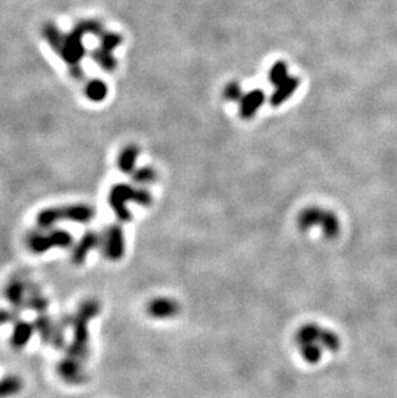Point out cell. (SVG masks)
I'll list each match as a JSON object with an SVG mask.
<instances>
[{
	"label": "cell",
	"mask_w": 397,
	"mask_h": 398,
	"mask_svg": "<svg viewBox=\"0 0 397 398\" xmlns=\"http://www.w3.org/2000/svg\"><path fill=\"white\" fill-rule=\"evenodd\" d=\"M57 371L62 380L69 384H80L85 380V374L83 370V364L66 356L57 366Z\"/></svg>",
	"instance_id": "cell-11"
},
{
	"label": "cell",
	"mask_w": 397,
	"mask_h": 398,
	"mask_svg": "<svg viewBox=\"0 0 397 398\" xmlns=\"http://www.w3.org/2000/svg\"><path fill=\"white\" fill-rule=\"evenodd\" d=\"M101 244H102V238L99 236V233H96L93 231L85 232L84 236L80 239L77 247L72 250V262L75 264L84 263V260L88 257L90 251L96 249Z\"/></svg>",
	"instance_id": "cell-12"
},
{
	"label": "cell",
	"mask_w": 397,
	"mask_h": 398,
	"mask_svg": "<svg viewBox=\"0 0 397 398\" xmlns=\"http://www.w3.org/2000/svg\"><path fill=\"white\" fill-rule=\"evenodd\" d=\"M288 66L284 61H278L276 63L272 65V67L268 71V80L272 85H278L284 80L288 78Z\"/></svg>",
	"instance_id": "cell-24"
},
{
	"label": "cell",
	"mask_w": 397,
	"mask_h": 398,
	"mask_svg": "<svg viewBox=\"0 0 397 398\" xmlns=\"http://www.w3.org/2000/svg\"><path fill=\"white\" fill-rule=\"evenodd\" d=\"M132 178L137 185H151V183H154L156 180L158 174L152 168L145 167V168H139V169L134 170L132 173Z\"/></svg>",
	"instance_id": "cell-25"
},
{
	"label": "cell",
	"mask_w": 397,
	"mask_h": 398,
	"mask_svg": "<svg viewBox=\"0 0 397 398\" xmlns=\"http://www.w3.org/2000/svg\"><path fill=\"white\" fill-rule=\"evenodd\" d=\"M298 349H299L302 359L311 365L320 362V359L323 357V352H324V348L320 346V343H308V344L299 346Z\"/></svg>",
	"instance_id": "cell-22"
},
{
	"label": "cell",
	"mask_w": 397,
	"mask_h": 398,
	"mask_svg": "<svg viewBox=\"0 0 397 398\" xmlns=\"http://www.w3.org/2000/svg\"><path fill=\"white\" fill-rule=\"evenodd\" d=\"M35 331L34 325H31L29 322H23V321H17L14 324L13 328V333L10 337V344L14 349H22L29 342H30L31 337Z\"/></svg>",
	"instance_id": "cell-16"
},
{
	"label": "cell",
	"mask_w": 397,
	"mask_h": 398,
	"mask_svg": "<svg viewBox=\"0 0 397 398\" xmlns=\"http://www.w3.org/2000/svg\"><path fill=\"white\" fill-rule=\"evenodd\" d=\"M96 211L85 204H75V205H66L59 208H48L39 211L37 217V223L40 229H50L53 224H56L60 220H71L78 223H88L94 218Z\"/></svg>",
	"instance_id": "cell-5"
},
{
	"label": "cell",
	"mask_w": 397,
	"mask_h": 398,
	"mask_svg": "<svg viewBox=\"0 0 397 398\" xmlns=\"http://www.w3.org/2000/svg\"><path fill=\"white\" fill-rule=\"evenodd\" d=\"M298 229L306 232L314 227H320L324 238L328 240L336 239L340 231V223L337 214L328 209L318 207H308L299 213L297 218Z\"/></svg>",
	"instance_id": "cell-4"
},
{
	"label": "cell",
	"mask_w": 397,
	"mask_h": 398,
	"mask_svg": "<svg viewBox=\"0 0 397 398\" xmlns=\"http://www.w3.org/2000/svg\"><path fill=\"white\" fill-rule=\"evenodd\" d=\"M26 304L32 311L41 313V312L47 311L50 302H48V299L41 294L39 288H37L35 285H30L29 286V297L26 299Z\"/></svg>",
	"instance_id": "cell-20"
},
{
	"label": "cell",
	"mask_w": 397,
	"mask_h": 398,
	"mask_svg": "<svg viewBox=\"0 0 397 398\" xmlns=\"http://www.w3.org/2000/svg\"><path fill=\"white\" fill-rule=\"evenodd\" d=\"M108 93H109L108 85L102 80H90V83L85 85V96L93 102H101L105 100Z\"/></svg>",
	"instance_id": "cell-21"
},
{
	"label": "cell",
	"mask_w": 397,
	"mask_h": 398,
	"mask_svg": "<svg viewBox=\"0 0 397 398\" xmlns=\"http://www.w3.org/2000/svg\"><path fill=\"white\" fill-rule=\"evenodd\" d=\"M266 96L261 90H253L244 93L243 98L240 100V115L244 119L253 118L257 111L261 109V106L265 103Z\"/></svg>",
	"instance_id": "cell-13"
},
{
	"label": "cell",
	"mask_w": 397,
	"mask_h": 398,
	"mask_svg": "<svg viewBox=\"0 0 397 398\" xmlns=\"http://www.w3.org/2000/svg\"><path fill=\"white\" fill-rule=\"evenodd\" d=\"M102 251L109 260L116 262L124 257L125 253V238L124 231L118 226L112 224L105 231L102 236Z\"/></svg>",
	"instance_id": "cell-8"
},
{
	"label": "cell",
	"mask_w": 397,
	"mask_h": 398,
	"mask_svg": "<svg viewBox=\"0 0 397 398\" xmlns=\"http://www.w3.org/2000/svg\"><path fill=\"white\" fill-rule=\"evenodd\" d=\"M323 328H320L318 324H305L303 326L298 328L296 333V344L298 347L308 344V343H318V338L321 334Z\"/></svg>",
	"instance_id": "cell-18"
},
{
	"label": "cell",
	"mask_w": 397,
	"mask_h": 398,
	"mask_svg": "<svg viewBox=\"0 0 397 398\" xmlns=\"http://www.w3.org/2000/svg\"><path fill=\"white\" fill-rule=\"evenodd\" d=\"M16 320V316L10 312V311H0V325L1 324H8V322H12Z\"/></svg>",
	"instance_id": "cell-27"
},
{
	"label": "cell",
	"mask_w": 397,
	"mask_h": 398,
	"mask_svg": "<svg viewBox=\"0 0 397 398\" xmlns=\"http://www.w3.org/2000/svg\"><path fill=\"white\" fill-rule=\"evenodd\" d=\"M298 87H299V79L296 78V76H290L289 75L287 79L276 85V90L274 92V94L271 96V100H269L271 105L275 106V107L283 105L284 102H287L296 93Z\"/></svg>",
	"instance_id": "cell-15"
},
{
	"label": "cell",
	"mask_w": 397,
	"mask_h": 398,
	"mask_svg": "<svg viewBox=\"0 0 397 398\" xmlns=\"http://www.w3.org/2000/svg\"><path fill=\"white\" fill-rule=\"evenodd\" d=\"M318 343L324 350H329V352H337L338 349L340 348V339L334 331L329 328L321 330Z\"/></svg>",
	"instance_id": "cell-23"
},
{
	"label": "cell",
	"mask_w": 397,
	"mask_h": 398,
	"mask_svg": "<svg viewBox=\"0 0 397 398\" xmlns=\"http://www.w3.org/2000/svg\"><path fill=\"white\" fill-rule=\"evenodd\" d=\"M101 311L99 302L94 299H88L80 306L77 315L71 319L72 326V343L70 344L68 356L71 359H77L79 362H84L88 357L90 349V330L88 325L92 319H94Z\"/></svg>",
	"instance_id": "cell-2"
},
{
	"label": "cell",
	"mask_w": 397,
	"mask_h": 398,
	"mask_svg": "<svg viewBox=\"0 0 397 398\" xmlns=\"http://www.w3.org/2000/svg\"><path fill=\"white\" fill-rule=\"evenodd\" d=\"M146 312L151 319H173L174 316L179 315V306L174 299L159 297L150 300Z\"/></svg>",
	"instance_id": "cell-9"
},
{
	"label": "cell",
	"mask_w": 397,
	"mask_h": 398,
	"mask_svg": "<svg viewBox=\"0 0 397 398\" xmlns=\"http://www.w3.org/2000/svg\"><path fill=\"white\" fill-rule=\"evenodd\" d=\"M72 244V236L68 231L54 229L45 233L32 232L26 238V245L34 254H43L54 248L65 249Z\"/></svg>",
	"instance_id": "cell-6"
},
{
	"label": "cell",
	"mask_w": 397,
	"mask_h": 398,
	"mask_svg": "<svg viewBox=\"0 0 397 398\" xmlns=\"http://www.w3.org/2000/svg\"><path fill=\"white\" fill-rule=\"evenodd\" d=\"M133 201L142 207H149L152 202V196L147 189H134L130 185L119 183L115 185L109 193V204L120 222H130L132 219L128 202Z\"/></svg>",
	"instance_id": "cell-3"
},
{
	"label": "cell",
	"mask_w": 397,
	"mask_h": 398,
	"mask_svg": "<svg viewBox=\"0 0 397 398\" xmlns=\"http://www.w3.org/2000/svg\"><path fill=\"white\" fill-rule=\"evenodd\" d=\"M23 387V383L16 375H8L0 380V398H10L19 395Z\"/></svg>",
	"instance_id": "cell-19"
},
{
	"label": "cell",
	"mask_w": 397,
	"mask_h": 398,
	"mask_svg": "<svg viewBox=\"0 0 397 398\" xmlns=\"http://www.w3.org/2000/svg\"><path fill=\"white\" fill-rule=\"evenodd\" d=\"M28 290L29 288H28L26 282L23 280L16 277V279L10 280V282L7 284V286L4 289V295L14 308H21L26 303L25 294Z\"/></svg>",
	"instance_id": "cell-14"
},
{
	"label": "cell",
	"mask_w": 397,
	"mask_h": 398,
	"mask_svg": "<svg viewBox=\"0 0 397 398\" xmlns=\"http://www.w3.org/2000/svg\"><path fill=\"white\" fill-rule=\"evenodd\" d=\"M139 156V149L130 145L121 149L118 158V167L124 174H132L136 170V161Z\"/></svg>",
	"instance_id": "cell-17"
},
{
	"label": "cell",
	"mask_w": 397,
	"mask_h": 398,
	"mask_svg": "<svg viewBox=\"0 0 397 398\" xmlns=\"http://www.w3.org/2000/svg\"><path fill=\"white\" fill-rule=\"evenodd\" d=\"M121 41H123V38L119 34H115V32H108L102 35L101 44L99 48H96V50L92 53V57L103 70L111 72L116 69L118 62L115 60L112 52L119 47Z\"/></svg>",
	"instance_id": "cell-7"
},
{
	"label": "cell",
	"mask_w": 397,
	"mask_h": 398,
	"mask_svg": "<svg viewBox=\"0 0 397 398\" xmlns=\"http://www.w3.org/2000/svg\"><path fill=\"white\" fill-rule=\"evenodd\" d=\"M102 31L103 26L99 21L85 20L80 21L69 34L61 32L53 23H47L43 29V35L52 50L69 65L72 76L80 79L83 78V71L79 63L85 54L83 39L85 35H102Z\"/></svg>",
	"instance_id": "cell-1"
},
{
	"label": "cell",
	"mask_w": 397,
	"mask_h": 398,
	"mask_svg": "<svg viewBox=\"0 0 397 398\" xmlns=\"http://www.w3.org/2000/svg\"><path fill=\"white\" fill-rule=\"evenodd\" d=\"M35 331L39 333L40 338L45 343H50L54 347L61 348L63 346V334L61 328L47 316H39L34 322Z\"/></svg>",
	"instance_id": "cell-10"
},
{
	"label": "cell",
	"mask_w": 397,
	"mask_h": 398,
	"mask_svg": "<svg viewBox=\"0 0 397 398\" xmlns=\"http://www.w3.org/2000/svg\"><path fill=\"white\" fill-rule=\"evenodd\" d=\"M223 94H225V98H226V100L240 102V100H241L243 96H244V92H243V88H241V85H240L238 83H236V81H231V83H229V84L226 85Z\"/></svg>",
	"instance_id": "cell-26"
}]
</instances>
